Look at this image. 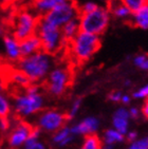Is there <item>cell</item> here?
<instances>
[{
    "label": "cell",
    "instance_id": "6da1fadb",
    "mask_svg": "<svg viewBox=\"0 0 148 149\" xmlns=\"http://www.w3.org/2000/svg\"><path fill=\"white\" fill-rule=\"evenodd\" d=\"M47 98L38 84H30L26 89L17 90L12 96V114L15 118L28 120L46 108Z\"/></svg>",
    "mask_w": 148,
    "mask_h": 149
},
{
    "label": "cell",
    "instance_id": "7a4b0ae2",
    "mask_svg": "<svg viewBox=\"0 0 148 149\" xmlns=\"http://www.w3.org/2000/svg\"><path fill=\"white\" fill-rule=\"evenodd\" d=\"M54 67L53 55L40 50L29 56H22L16 63V68L22 72L31 84L40 85L45 81L49 72Z\"/></svg>",
    "mask_w": 148,
    "mask_h": 149
},
{
    "label": "cell",
    "instance_id": "3957f363",
    "mask_svg": "<svg viewBox=\"0 0 148 149\" xmlns=\"http://www.w3.org/2000/svg\"><path fill=\"white\" fill-rule=\"evenodd\" d=\"M101 36L80 31L73 39L67 42L69 54L77 63L90 60L101 48Z\"/></svg>",
    "mask_w": 148,
    "mask_h": 149
},
{
    "label": "cell",
    "instance_id": "277c9868",
    "mask_svg": "<svg viewBox=\"0 0 148 149\" xmlns=\"http://www.w3.org/2000/svg\"><path fill=\"white\" fill-rule=\"evenodd\" d=\"M35 34L39 37L43 51L51 55L59 53L67 45L63 37L60 28L49 23L43 18H39Z\"/></svg>",
    "mask_w": 148,
    "mask_h": 149
},
{
    "label": "cell",
    "instance_id": "5b68a950",
    "mask_svg": "<svg viewBox=\"0 0 148 149\" xmlns=\"http://www.w3.org/2000/svg\"><path fill=\"white\" fill-rule=\"evenodd\" d=\"M110 12L105 6H98L94 11L87 14H80L78 16L80 31L97 36L105 33L110 24Z\"/></svg>",
    "mask_w": 148,
    "mask_h": 149
},
{
    "label": "cell",
    "instance_id": "8992f818",
    "mask_svg": "<svg viewBox=\"0 0 148 149\" xmlns=\"http://www.w3.org/2000/svg\"><path fill=\"white\" fill-rule=\"evenodd\" d=\"M72 81V73L65 66H54L45 79L46 92L52 97H61Z\"/></svg>",
    "mask_w": 148,
    "mask_h": 149
},
{
    "label": "cell",
    "instance_id": "52a82bcc",
    "mask_svg": "<svg viewBox=\"0 0 148 149\" xmlns=\"http://www.w3.org/2000/svg\"><path fill=\"white\" fill-rule=\"evenodd\" d=\"M38 22L39 17L31 9L19 10L12 19L11 34L20 41L36 33Z\"/></svg>",
    "mask_w": 148,
    "mask_h": 149
},
{
    "label": "cell",
    "instance_id": "ba28073f",
    "mask_svg": "<svg viewBox=\"0 0 148 149\" xmlns=\"http://www.w3.org/2000/svg\"><path fill=\"white\" fill-rule=\"evenodd\" d=\"M68 118L65 112L56 108H45L36 115L34 126L43 133L52 134L67 125Z\"/></svg>",
    "mask_w": 148,
    "mask_h": 149
},
{
    "label": "cell",
    "instance_id": "9c48e42d",
    "mask_svg": "<svg viewBox=\"0 0 148 149\" xmlns=\"http://www.w3.org/2000/svg\"><path fill=\"white\" fill-rule=\"evenodd\" d=\"M78 6L73 0H65L63 3H60L59 6H57L55 9L40 18H43L46 21L57 28H61L69 21L78 18Z\"/></svg>",
    "mask_w": 148,
    "mask_h": 149
},
{
    "label": "cell",
    "instance_id": "30bf717a",
    "mask_svg": "<svg viewBox=\"0 0 148 149\" xmlns=\"http://www.w3.org/2000/svg\"><path fill=\"white\" fill-rule=\"evenodd\" d=\"M34 125L26 120L13 118L11 129L6 133V145L10 149H22L23 145L30 138Z\"/></svg>",
    "mask_w": 148,
    "mask_h": 149
},
{
    "label": "cell",
    "instance_id": "8fae6325",
    "mask_svg": "<svg viewBox=\"0 0 148 149\" xmlns=\"http://www.w3.org/2000/svg\"><path fill=\"white\" fill-rule=\"evenodd\" d=\"M3 58L11 63H16L22 57L20 50V41L12 34H6L1 39Z\"/></svg>",
    "mask_w": 148,
    "mask_h": 149
},
{
    "label": "cell",
    "instance_id": "7c38bea8",
    "mask_svg": "<svg viewBox=\"0 0 148 149\" xmlns=\"http://www.w3.org/2000/svg\"><path fill=\"white\" fill-rule=\"evenodd\" d=\"M101 120L98 118L90 115L82 118L76 123L72 124L70 128L75 136H87V135L96 134L97 131L100 130Z\"/></svg>",
    "mask_w": 148,
    "mask_h": 149
},
{
    "label": "cell",
    "instance_id": "4fadbf2b",
    "mask_svg": "<svg viewBox=\"0 0 148 149\" xmlns=\"http://www.w3.org/2000/svg\"><path fill=\"white\" fill-rule=\"evenodd\" d=\"M75 139H76V136L73 134L70 126L66 125L63 128H60L59 130H57L56 132L52 133L51 138H50V142L56 148L63 149L67 148L71 144H73Z\"/></svg>",
    "mask_w": 148,
    "mask_h": 149
},
{
    "label": "cell",
    "instance_id": "5bb4252c",
    "mask_svg": "<svg viewBox=\"0 0 148 149\" xmlns=\"http://www.w3.org/2000/svg\"><path fill=\"white\" fill-rule=\"evenodd\" d=\"M111 122H112V128L125 135L130 126V116L128 113V108H126L125 106L117 108L113 112Z\"/></svg>",
    "mask_w": 148,
    "mask_h": 149
},
{
    "label": "cell",
    "instance_id": "9a60e30c",
    "mask_svg": "<svg viewBox=\"0 0 148 149\" xmlns=\"http://www.w3.org/2000/svg\"><path fill=\"white\" fill-rule=\"evenodd\" d=\"M107 8L110 12L111 17L122 21H129L132 12L123 3L122 0H111L107 2Z\"/></svg>",
    "mask_w": 148,
    "mask_h": 149
},
{
    "label": "cell",
    "instance_id": "2e32d148",
    "mask_svg": "<svg viewBox=\"0 0 148 149\" xmlns=\"http://www.w3.org/2000/svg\"><path fill=\"white\" fill-rule=\"evenodd\" d=\"M65 0H32L31 10L38 17H43Z\"/></svg>",
    "mask_w": 148,
    "mask_h": 149
},
{
    "label": "cell",
    "instance_id": "e0dca14e",
    "mask_svg": "<svg viewBox=\"0 0 148 149\" xmlns=\"http://www.w3.org/2000/svg\"><path fill=\"white\" fill-rule=\"evenodd\" d=\"M20 50L22 56H29L40 51L41 49V42L39 37L36 34L31 35L24 39L20 40Z\"/></svg>",
    "mask_w": 148,
    "mask_h": 149
},
{
    "label": "cell",
    "instance_id": "ac0fdd59",
    "mask_svg": "<svg viewBox=\"0 0 148 149\" xmlns=\"http://www.w3.org/2000/svg\"><path fill=\"white\" fill-rule=\"evenodd\" d=\"M6 78L8 84L10 83L12 86H14L17 90L26 89L27 87L31 84L29 78L20 70H18L17 68L10 70L9 74H8V76H6Z\"/></svg>",
    "mask_w": 148,
    "mask_h": 149
},
{
    "label": "cell",
    "instance_id": "d6986e66",
    "mask_svg": "<svg viewBox=\"0 0 148 149\" xmlns=\"http://www.w3.org/2000/svg\"><path fill=\"white\" fill-rule=\"evenodd\" d=\"M129 21L138 29L148 30V3L134 11Z\"/></svg>",
    "mask_w": 148,
    "mask_h": 149
},
{
    "label": "cell",
    "instance_id": "ffe728a7",
    "mask_svg": "<svg viewBox=\"0 0 148 149\" xmlns=\"http://www.w3.org/2000/svg\"><path fill=\"white\" fill-rule=\"evenodd\" d=\"M41 134L43 132L38 128H36L35 126L33 127L30 138L24 143L22 149H49L46 142L41 140Z\"/></svg>",
    "mask_w": 148,
    "mask_h": 149
},
{
    "label": "cell",
    "instance_id": "44dd1931",
    "mask_svg": "<svg viewBox=\"0 0 148 149\" xmlns=\"http://www.w3.org/2000/svg\"><path fill=\"white\" fill-rule=\"evenodd\" d=\"M124 141H125L124 134H122L120 131L115 130L114 128H112V127L108 128L107 130H105L102 136L103 144L108 145V146H112V147H113L114 145H117V144L123 143Z\"/></svg>",
    "mask_w": 148,
    "mask_h": 149
},
{
    "label": "cell",
    "instance_id": "7402d4cb",
    "mask_svg": "<svg viewBox=\"0 0 148 149\" xmlns=\"http://www.w3.org/2000/svg\"><path fill=\"white\" fill-rule=\"evenodd\" d=\"M61 34H63L64 39L66 40V42H69L71 39H73L77 35V33L80 31V22H78V18L73 19L71 21L67 22L60 28Z\"/></svg>",
    "mask_w": 148,
    "mask_h": 149
},
{
    "label": "cell",
    "instance_id": "603a6c76",
    "mask_svg": "<svg viewBox=\"0 0 148 149\" xmlns=\"http://www.w3.org/2000/svg\"><path fill=\"white\" fill-rule=\"evenodd\" d=\"M12 115V97L6 91L0 92V118H10Z\"/></svg>",
    "mask_w": 148,
    "mask_h": 149
},
{
    "label": "cell",
    "instance_id": "cb8c5ba5",
    "mask_svg": "<svg viewBox=\"0 0 148 149\" xmlns=\"http://www.w3.org/2000/svg\"><path fill=\"white\" fill-rule=\"evenodd\" d=\"M102 145V139L97 134H91L84 136L82 145L78 149H101Z\"/></svg>",
    "mask_w": 148,
    "mask_h": 149
},
{
    "label": "cell",
    "instance_id": "d4e9b609",
    "mask_svg": "<svg viewBox=\"0 0 148 149\" xmlns=\"http://www.w3.org/2000/svg\"><path fill=\"white\" fill-rule=\"evenodd\" d=\"M82 106H83V100L80 97L75 98L71 103L70 107H69L68 112L66 113L68 120H73L74 118H76L78 113H80V109H82Z\"/></svg>",
    "mask_w": 148,
    "mask_h": 149
},
{
    "label": "cell",
    "instance_id": "484cf974",
    "mask_svg": "<svg viewBox=\"0 0 148 149\" xmlns=\"http://www.w3.org/2000/svg\"><path fill=\"white\" fill-rule=\"evenodd\" d=\"M133 65L142 71H148V55L140 53L133 57Z\"/></svg>",
    "mask_w": 148,
    "mask_h": 149
},
{
    "label": "cell",
    "instance_id": "4316f807",
    "mask_svg": "<svg viewBox=\"0 0 148 149\" xmlns=\"http://www.w3.org/2000/svg\"><path fill=\"white\" fill-rule=\"evenodd\" d=\"M127 149H148V135L138 138L135 141L129 143Z\"/></svg>",
    "mask_w": 148,
    "mask_h": 149
},
{
    "label": "cell",
    "instance_id": "83f0119b",
    "mask_svg": "<svg viewBox=\"0 0 148 149\" xmlns=\"http://www.w3.org/2000/svg\"><path fill=\"white\" fill-rule=\"evenodd\" d=\"M122 1L132 13L148 3V0H122Z\"/></svg>",
    "mask_w": 148,
    "mask_h": 149
},
{
    "label": "cell",
    "instance_id": "f1b7e54d",
    "mask_svg": "<svg viewBox=\"0 0 148 149\" xmlns=\"http://www.w3.org/2000/svg\"><path fill=\"white\" fill-rule=\"evenodd\" d=\"M98 6L100 4H97L95 1L88 0V1H85L84 3H82L80 6H78V12H80V14H87V13L94 11Z\"/></svg>",
    "mask_w": 148,
    "mask_h": 149
},
{
    "label": "cell",
    "instance_id": "f546056e",
    "mask_svg": "<svg viewBox=\"0 0 148 149\" xmlns=\"http://www.w3.org/2000/svg\"><path fill=\"white\" fill-rule=\"evenodd\" d=\"M13 118H0V134H6L11 129Z\"/></svg>",
    "mask_w": 148,
    "mask_h": 149
},
{
    "label": "cell",
    "instance_id": "4dcf8cb0",
    "mask_svg": "<svg viewBox=\"0 0 148 149\" xmlns=\"http://www.w3.org/2000/svg\"><path fill=\"white\" fill-rule=\"evenodd\" d=\"M132 97L135 100H147L148 98V84L144 86L140 87L139 89L135 90L132 94Z\"/></svg>",
    "mask_w": 148,
    "mask_h": 149
},
{
    "label": "cell",
    "instance_id": "1f68e13d",
    "mask_svg": "<svg viewBox=\"0 0 148 149\" xmlns=\"http://www.w3.org/2000/svg\"><path fill=\"white\" fill-rule=\"evenodd\" d=\"M123 93L121 91H112L111 93H109L108 98L110 102L117 104V103H121V98H122Z\"/></svg>",
    "mask_w": 148,
    "mask_h": 149
},
{
    "label": "cell",
    "instance_id": "d6a6232c",
    "mask_svg": "<svg viewBox=\"0 0 148 149\" xmlns=\"http://www.w3.org/2000/svg\"><path fill=\"white\" fill-rule=\"evenodd\" d=\"M128 113L129 116H130V120H138L141 115V109H139L135 106H132L128 108Z\"/></svg>",
    "mask_w": 148,
    "mask_h": 149
},
{
    "label": "cell",
    "instance_id": "836d02e7",
    "mask_svg": "<svg viewBox=\"0 0 148 149\" xmlns=\"http://www.w3.org/2000/svg\"><path fill=\"white\" fill-rule=\"evenodd\" d=\"M124 136H125V140L128 143H131V142H133V141H135L139 138V134H138V132L135 130H128Z\"/></svg>",
    "mask_w": 148,
    "mask_h": 149
},
{
    "label": "cell",
    "instance_id": "e575fe53",
    "mask_svg": "<svg viewBox=\"0 0 148 149\" xmlns=\"http://www.w3.org/2000/svg\"><path fill=\"white\" fill-rule=\"evenodd\" d=\"M131 102H132V96L129 94H124L123 93L122 95V98H121V104H123V106H128V105H130Z\"/></svg>",
    "mask_w": 148,
    "mask_h": 149
},
{
    "label": "cell",
    "instance_id": "d590c367",
    "mask_svg": "<svg viewBox=\"0 0 148 149\" xmlns=\"http://www.w3.org/2000/svg\"><path fill=\"white\" fill-rule=\"evenodd\" d=\"M6 85H8V81H6V76H3V75L0 73V92L6 91Z\"/></svg>",
    "mask_w": 148,
    "mask_h": 149
},
{
    "label": "cell",
    "instance_id": "8d00e7d4",
    "mask_svg": "<svg viewBox=\"0 0 148 149\" xmlns=\"http://www.w3.org/2000/svg\"><path fill=\"white\" fill-rule=\"evenodd\" d=\"M141 114H143V116L148 120V98L145 100V102L143 104L142 110H141Z\"/></svg>",
    "mask_w": 148,
    "mask_h": 149
},
{
    "label": "cell",
    "instance_id": "74e56055",
    "mask_svg": "<svg viewBox=\"0 0 148 149\" xmlns=\"http://www.w3.org/2000/svg\"><path fill=\"white\" fill-rule=\"evenodd\" d=\"M6 28H4V26H3L2 23L0 22V37H2L3 35H6Z\"/></svg>",
    "mask_w": 148,
    "mask_h": 149
},
{
    "label": "cell",
    "instance_id": "f35d334b",
    "mask_svg": "<svg viewBox=\"0 0 148 149\" xmlns=\"http://www.w3.org/2000/svg\"><path fill=\"white\" fill-rule=\"evenodd\" d=\"M13 1H14V0H0V4H1V6H9Z\"/></svg>",
    "mask_w": 148,
    "mask_h": 149
},
{
    "label": "cell",
    "instance_id": "ab89813d",
    "mask_svg": "<svg viewBox=\"0 0 148 149\" xmlns=\"http://www.w3.org/2000/svg\"><path fill=\"white\" fill-rule=\"evenodd\" d=\"M2 63H3V59H2V55L0 53V73L2 71Z\"/></svg>",
    "mask_w": 148,
    "mask_h": 149
},
{
    "label": "cell",
    "instance_id": "60d3db41",
    "mask_svg": "<svg viewBox=\"0 0 148 149\" xmlns=\"http://www.w3.org/2000/svg\"><path fill=\"white\" fill-rule=\"evenodd\" d=\"M124 85H125L126 87H130L131 86V80L130 79H126L125 81H124Z\"/></svg>",
    "mask_w": 148,
    "mask_h": 149
},
{
    "label": "cell",
    "instance_id": "b9f144b4",
    "mask_svg": "<svg viewBox=\"0 0 148 149\" xmlns=\"http://www.w3.org/2000/svg\"><path fill=\"white\" fill-rule=\"evenodd\" d=\"M113 147L112 146H108V145H105V144H103L102 147H101V149H112Z\"/></svg>",
    "mask_w": 148,
    "mask_h": 149
},
{
    "label": "cell",
    "instance_id": "7bdbcfd3",
    "mask_svg": "<svg viewBox=\"0 0 148 149\" xmlns=\"http://www.w3.org/2000/svg\"><path fill=\"white\" fill-rule=\"evenodd\" d=\"M102 1H104V2H109V1H111V0H102Z\"/></svg>",
    "mask_w": 148,
    "mask_h": 149
}]
</instances>
